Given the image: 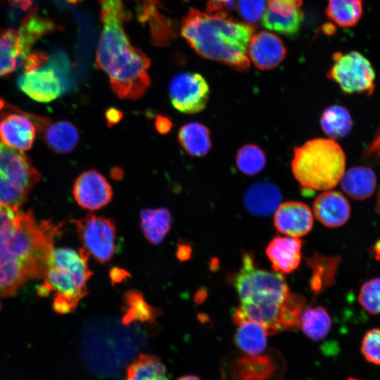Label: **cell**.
Segmentation results:
<instances>
[{
    "mask_svg": "<svg viewBox=\"0 0 380 380\" xmlns=\"http://www.w3.org/2000/svg\"><path fill=\"white\" fill-rule=\"evenodd\" d=\"M235 6V0H210L208 4L207 12L222 11L227 13Z\"/></svg>",
    "mask_w": 380,
    "mask_h": 380,
    "instance_id": "cell-38",
    "label": "cell"
},
{
    "mask_svg": "<svg viewBox=\"0 0 380 380\" xmlns=\"http://www.w3.org/2000/svg\"><path fill=\"white\" fill-rule=\"evenodd\" d=\"M61 227L50 220L37 222L31 213L19 211L0 232V298L44 277Z\"/></svg>",
    "mask_w": 380,
    "mask_h": 380,
    "instance_id": "cell-1",
    "label": "cell"
},
{
    "mask_svg": "<svg viewBox=\"0 0 380 380\" xmlns=\"http://www.w3.org/2000/svg\"><path fill=\"white\" fill-rule=\"evenodd\" d=\"M123 302L122 322L124 324L134 322L153 323L158 315L157 309L149 305L137 290L127 291Z\"/></svg>",
    "mask_w": 380,
    "mask_h": 380,
    "instance_id": "cell-26",
    "label": "cell"
},
{
    "mask_svg": "<svg viewBox=\"0 0 380 380\" xmlns=\"http://www.w3.org/2000/svg\"><path fill=\"white\" fill-rule=\"evenodd\" d=\"M122 117V112L114 107L108 108L105 113V118L108 126H113L118 124Z\"/></svg>",
    "mask_w": 380,
    "mask_h": 380,
    "instance_id": "cell-41",
    "label": "cell"
},
{
    "mask_svg": "<svg viewBox=\"0 0 380 380\" xmlns=\"http://www.w3.org/2000/svg\"><path fill=\"white\" fill-rule=\"evenodd\" d=\"M234 343L246 355H261L267 346V333L258 323L246 320L237 324Z\"/></svg>",
    "mask_w": 380,
    "mask_h": 380,
    "instance_id": "cell-23",
    "label": "cell"
},
{
    "mask_svg": "<svg viewBox=\"0 0 380 380\" xmlns=\"http://www.w3.org/2000/svg\"><path fill=\"white\" fill-rule=\"evenodd\" d=\"M255 28L227 13L190 9L181 23V34L200 56L238 71L250 68L247 49Z\"/></svg>",
    "mask_w": 380,
    "mask_h": 380,
    "instance_id": "cell-3",
    "label": "cell"
},
{
    "mask_svg": "<svg viewBox=\"0 0 380 380\" xmlns=\"http://www.w3.org/2000/svg\"><path fill=\"white\" fill-rule=\"evenodd\" d=\"M300 327L308 337L317 341L324 339L329 333L331 319L322 306L305 308L300 316Z\"/></svg>",
    "mask_w": 380,
    "mask_h": 380,
    "instance_id": "cell-29",
    "label": "cell"
},
{
    "mask_svg": "<svg viewBox=\"0 0 380 380\" xmlns=\"http://www.w3.org/2000/svg\"><path fill=\"white\" fill-rule=\"evenodd\" d=\"M233 285L240 299V305L233 315L236 324L255 322L267 335L281 331V314L291 294L281 274L258 268L252 255L244 253Z\"/></svg>",
    "mask_w": 380,
    "mask_h": 380,
    "instance_id": "cell-4",
    "label": "cell"
},
{
    "mask_svg": "<svg viewBox=\"0 0 380 380\" xmlns=\"http://www.w3.org/2000/svg\"><path fill=\"white\" fill-rule=\"evenodd\" d=\"M364 13L362 0H328L326 14L341 27L355 26Z\"/></svg>",
    "mask_w": 380,
    "mask_h": 380,
    "instance_id": "cell-27",
    "label": "cell"
},
{
    "mask_svg": "<svg viewBox=\"0 0 380 380\" xmlns=\"http://www.w3.org/2000/svg\"><path fill=\"white\" fill-rule=\"evenodd\" d=\"M169 94L174 108L181 113L194 114L206 106L209 85L198 73L182 72L175 75L170 83Z\"/></svg>",
    "mask_w": 380,
    "mask_h": 380,
    "instance_id": "cell-10",
    "label": "cell"
},
{
    "mask_svg": "<svg viewBox=\"0 0 380 380\" xmlns=\"http://www.w3.org/2000/svg\"><path fill=\"white\" fill-rule=\"evenodd\" d=\"M332 58L334 63L327 75L343 92L367 96L374 92L376 72L370 61L363 54L356 51L346 53L336 52Z\"/></svg>",
    "mask_w": 380,
    "mask_h": 380,
    "instance_id": "cell-8",
    "label": "cell"
},
{
    "mask_svg": "<svg viewBox=\"0 0 380 380\" xmlns=\"http://www.w3.org/2000/svg\"><path fill=\"white\" fill-rule=\"evenodd\" d=\"M339 260L338 257L325 258L317 255L309 260L314 270L311 286L315 291H319L333 284Z\"/></svg>",
    "mask_w": 380,
    "mask_h": 380,
    "instance_id": "cell-32",
    "label": "cell"
},
{
    "mask_svg": "<svg viewBox=\"0 0 380 380\" xmlns=\"http://www.w3.org/2000/svg\"><path fill=\"white\" fill-rule=\"evenodd\" d=\"M89 256L80 248L53 249L37 293L40 296L53 293V309L59 314L73 312L87 294V282L92 275L87 260Z\"/></svg>",
    "mask_w": 380,
    "mask_h": 380,
    "instance_id": "cell-5",
    "label": "cell"
},
{
    "mask_svg": "<svg viewBox=\"0 0 380 380\" xmlns=\"http://www.w3.org/2000/svg\"><path fill=\"white\" fill-rule=\"evenodd\" d=\"M358 301L369 314H380V277L371 279L362 285Z\"/></svg>",
    "mask_w": 380,
    "mask_h": 380,
    "instance_id": "cell-33",
    "label": "cell"
},
{
    "mask_svg": "<svg viewBox=\"0 0 380 380\" xmlns=\"http://www.w3.org/2000/svg\"><path fill=\"white\" fill-rule=\"evenodd\" d=\"M267 0H237L236 9L247 23L255 24L262 18Z\"/></svg>",
    "mask_w": 380,
    "mask_h": 380,
    "instance_id": "cell-35",
    "label": "cell"
},
{
    "mask_svg": "<svg viewBox=\"0 0 380 380\" xmlns=\"http://www.w3.org/2000/svg\"><path fill=\"white\" fill-rule=\"evenodd\" d=\"M37 130L32 115L13 113L0 120L1 141L20 151L29 150L32 146Z\"/></svg>",
    "mask_w": 380,
    "mask_h": 380,
    "instance_id": "cell-15",
    "label": "cell"
},
{
    "mask_svg": "<svg viewBox=\"0 0 380 380\" xmlns=\"http://www.w3.org/2000/svg\"><path fill=\"white\" fill-rule=\"evenodd\" d=\"M40 178L23 151L0 141V207L19 209Z\"/></svg>",
    "mask_w": 380,
    "mask_h": 380,
    "instance_id": "cell-7",
    "label": "cell"
},
{
    "mask_svg": "<svg viewBox=\"0 0 380 380\" xmlns=\"http://www.w3.org/2000/svg\"><path fill=\"white\" fill-rule=\"evenodd\" d=\"M320 125L323 132L331 139H341L351 131L353 120L345 107L333 105L323 110L320 116Z\"/></svg>",
    "mask_w": 380,
    "mask_h": 380,
    "instance_id": "cell-28",
    "label": "cell"
},
{
    "mask_svg": "<svg viewBox=\"0 0 380 380\" xmlns=\"http://www.w3.org/2000/svg\"><path fill=\"white\" fill-rule=\"evenodd\" d=\"M84 249L89 256L104 264L110 261L118 248L117 228L113 220L88 214L73 221Z\"/></svg>",
    "mask_w": 380,
    "mask_h": 380,
    "instance_id": "cell-9",
    "label": "cell"
},
{
    "mask_svg": "<svg viewBox=\"0 0 380 380\" xmlns=\"http://www.w3.org/2000/svg\"><path fill=\"white\" fill-rule=\"evenodd\" d=\"M301 246L296 237H274L265 249L274 270L280 274L295 270L301 260Z\"/></svg>",
    "mask_w": 380,
    "mask_h": 380,
    "instance_id": "cell-19",
    "label": "cell"
},
{
    "mask_svg": "<svg viewBox=\"0 0 380 380\" xmlns=\"http://www.w3.org/2000/svg\"><path fill=\"white\" fill-rule=\"evenodd\" d=\"M374 250L376 258L380 259V241L375 244Z\"/></svg>",
    "mask_w": 380,
    "mask_h": 380,
    "instance_id": "cell-47",
    "label": "cell"
},
{
    "mask_svg": "<svg viewBox=\"0 0 380 380\" xmlns=\"http://www.w3.org/2000/svg\"><path fill=\"white\" fill-rule=\"evenodd\" d=\"M127 277H129V273L118 267L112 269L110 272V277L113 283L120 282Z\"/></svg>",
    "mask_w": 380,
    "mask_h": 380,
    "instance_id": "cell-42",
    "label": "cell"
},
{
    "mask_svg": "<svg viewBox=\"0 0 380 380\" xmlns=\"http://www.w3.org/2000/svg\"><path fill=\"white\" fill-rule=\"evenodd\" d=\"M304 19L303 11L298 8L289 16L277 15L267 9L262 18V26L286 36L296 34Z\"/></svg>",
    "mask_w": 380,
    "mask_h": 380,
    "instance_id": "cell-30",
    "label": "cell"
},
{
    "mask_svg": "<svg viewBox=\"0 0 380 380\" xmlns=\"http://www.w3.org/2000/svg\"><path fill=\"white\" fill-rule=\"evenodd\" d=\"M341 186L343 191L355 200H364L375 191L376 177L374 171L366 166H355L344 172Z\"/></svg>",
    "mask_w": 380,
    "mask_h": 380,
    "instance_id": "cell-21",
    "label": "cell"
},
{
    "mask_svg": "<svg viewBox=\"0 0 380 380\" xmlns=\"http://www.w3.org/2000/svg\"><path fill=\"white\" fill-rule=\"evenodd\" d=\"M38 117V116H37ZM37 129L44 135L46 146L58 153L71 152L79 141V133L70 122H51L49 118L38 117L35 120Z\"/></svg>",
    "mask_w": 380,
    "mask_h": 380,
    "instance_id": "cell-18",
    "label": "cell"
},
{
    "mask_svg": "<svg viewBox=\"0 0 380 380\" xmlns=\"http://www.w3.org/2000/svg\"><path fill=\"white\" fill-rule=\"evenodd\" d=\"M191 249L189 246L186 244H179L177 251V258L182 260H186L189 259L191 256Z\"/></svg>",
    "mask_w": 380,
    "mask_h": 380,
    "instance_id": "cell-43",
    "label": "cell"
},
{
    "mask_svg": "<svg viewBox=\"0 0 380 380\" xmlns=\"http://www.w3.org/2000/svg\"><path fill=\"white\" fill-rule=\"evenodd\" d=\"M281 198V193L275 184L261 181L248 188L243 200L246 208L251 213L266 216L276 211Z\"/></svg>",
    "mask_w": 380,
    "mask_h": 380,
    "instance_id": "cell-20",
    "label": "cell"
},
{
    "mask_svg": "<svg viewBox=\"0 0 380 380\" xmlns=\"http://www.w3.org/2000/svg\"><path fill=\"white\" fill-rule=\"evenodd\" d=\"M360 351L367 362L380 366V328H372L365 334Z\"/></svg>",
    "mask_w": 380,
    "mask_h": 380,
    "instance_id": "cell-34",
    "label": "cell"
},
{
    "mask_svg": "<svg viewBox=\"0 0 380 380\" xmlns=\"http://www.w3.org/2000/svg\"><path fill=\"white\" fill-rule=\"evenodd\" d=\"M4 106H5L4 101L0 99V111L4 108Z\"/></svg>",
    "mask_w": 380,
    "mask_h": 380,
    "instance_id": "cell-49",
    "label": "cell"
},
{
    "mask_svg": "<svg viewBox=\"0 0 380 380\" xmlns=\"http://www.w3.org/2000/svg\"><path fill=\"white\" fill-rule=\"evenodd\" d=\"M236 165L243 174L248 176L255 175L265 167V153L255 144L243 145L236 153Z\"/></svg>",
    "mask_w": 380,
    "mask_h": 380,
    "instance_id": "cell-31",
    "label": "cell"
},
{
    "mask_svg": "<svg viewBox=\"0 0 380 380\" xmlns=\"http://www.w3.org/2000/svg\"><path fill=\"white\" fill-rule=\"evenodd\" d=\"M126 380H170L160 357L140 354L127 367Z\"/></svg>",
    "mask_w": 380,
    "mask_h": 380,
    "instance_id": "cell-25",
    "label": "cell"
},
{
    "mask_svg": "<svg viewBox=\"0 0 380 380\" xmlns=\"http://www.w3.org/2000/svg\"><path fill=\"white\" fill-rule=\"evenodd\" d=\"M141 227L146 239L151 243L160 244L168 233L172 217L165 208L143 209L140 213Z\"/></svg>",
    "mask_w": 380,
    "mask_h": 380,
    "instance_id": "cell-24",
    "label": "cell"
},
{
    "mask_svg": "<svg viewBox=\"0 0 380 380\" xmlns=\"http://www.w3.org/2000/svg\"><path fill=\"white\" fill-rule=\"evenodd\" d=\"M154 126L158 133L166 134L171 130L173 123L168 117L158 115L155 118Z\"/></svg>",
    "mask_w": 380,
    "mask_h": 380,
    "instance_id": "cell-40",
    "label": "cell"
},
{
    "mask_svg": "<svg viewBox=\"0 0 380 380\" xmlns=\"http://www.w3.org/2000/svg\"><path fill=\"white\" fill-rule=\"evenodd\" d=\"M274 224L280 233L291 237H300L311 230L312 213L309 206L302 202H285L276 210Z\"/></svg>",
    "mask_w": 380,
    "mask_h": 380,
    "instance_id": "cell-16",
    "label": "cell"
},
{
    "mask_svg": "<svg viewBox=\"0 0 380 380\" xmlns=\"http://www.w3.org/2000/svg\"><path fill=\"white\" fill-rule=\"evenodd\" d=\"M247 54L257 68L271 70L284 61L286 49L277 35L267 31H260L251 37Z\"/></svg>",
    "mask_w": 380,
    "mask_h": 380,
    "instance_id": "cell-14",
    "label": "cell"
},
{
    "mask_svg": "<svg viewBox=\"0 0 380 380\" xmlns=\"http://www.w3.org/2000/svg\"><path fill=\"white\" fill-rule=\"evenodd\" d=\"M293 175L304 189L326 191L341 181L346 168V156L331 138H315L294 148L291 163Z\"/></svg>",
    "mask_w": 380,
    "mask_h": 380,
    "instance_id": "cell-6",
    "label": "cell"
},
{
    "mask_svg": "<svg viewBox=\"0 0 380 380\" xmlns=\"http://www.w3.org/2000/svg\"><path fill=\"white\" fill-rule=\"evenodd\" d=\"M323 30L327 34H333L335 31V28L333 25L328 23L324 25V26L323 27Z\"/></svg>",
    "mask_w": 380,
    "mask_h": 380,
    "instance_id": "cell-45",
    "label": "cell"
},
{
    "mask_svg": "<svg viewBox=\"0 0 380 380\" xmlns=\"http://www.w3.org/2000/svg\"><path fill=\"white\" fill-rule=\"evenodd\" d=\"M34 42L19 29L0 28V77L15 71L32 53Z\"/></svg>",
    "mask_w": 380,
    "mask_h": 380,
    "instance_id": "cell-13",
    "label": "cell"
},
{
    "mask_svg": "<svg viewBox=\"0 0 380 380\" xmlns=\"http://www.w3.org/2000/svg\"><path fill=\"white\" fill-rule=\"evenodd\" d=\"M19 209L0 207V232L15 218Z\"/></svg>",
    "mask_w": 380,
    "mask_h": 380,
    "instance_id": "cell-39",
    "label": "cell"
},
{
    "mask_svg": "<svg viewBox=\"0 0 380 380\" xmlns=\"http://www.w3.org/2000/svg\"><path fill=\"white\" fill-rule=\"evenodd\" d=\"M316 219L327 227L343 225L349 219L350 205L342 193L326 191L321 193L312 205Z\"/></svg>",
    "mask_w": 380,
    "mask_h": 380,
    "instance_id": "cell-17",
    "label": "cell"
},
{
    "mask_svg": "<svg viewBox=\"0 0 380 380\" xmlns=\"http://www.w3.org/2000/svg\"><path fill=\"white\" fill-rule=\"evenodd\" d=\"M101 32L96 64L108 77L113 91L122 99L135 100L151 85V61L130 42L124 27V0H100Z\"/></svg>",
    "mask_w": 380,
    "mask_h": 380,
    "instance_id": "cell-2",
    "label": "cell"
},
{
    "mask_svg": "<svg viewBox=\"0 0 380 380\" xmlns=\"http://www.w3.org/2000/svg\"><path fill=\"white\" fill-rule=\"evenodd\" d=\"M302 0H268V9L282 16L291 15L295 11L300 8Z\"/></svg>",
    "mask_w": 380,
    "mask_h": 380,
    "instance_id": "cell-37",
    "label": "cell"
},
{
    "mask_svg": "<svg viewBox=\"0 0 380 380\" xmlns=\"http://www.w3.org/2000/svg\"><path fill=\"white\" fill-rule=\"evenodd\" d=\"M177 380H201V379L196 375H185Z\"/></svg>",
    "mask_w": 380,
    "mask_h": 380,
    "instance_id": "cell-46",
    "label": "cell"
},
{
    "mask_svg": "<svg viewBox=\"0 0 380 380\" xmlns=\"http://www.w3.org/2000/svg\"><path fill=\"white\" fill-rule=\"evenodd\" d=\"M72 191L77 204L89 210L106 206L113 197L110 184L103 175L95 170L81 173L75 180Z\"/></svg>",
    "mask_w": 380,
    "mask_h": 380,
    "instance_id": "cell-11",
    "label": "cell"
},
{
    "mask_svg": "<svg viewBox=\"0 0 380 380\" xmlns=\"http://www.w3.org/2000/svg\"><path fill=\"white\" fill-rule=\"evenodd\" d=\"M14 4L20 6L23 9H26L31 4L30 0H10Z\"/></svg>",
    "mask_w": 380,
    "mask_h": 380,
    "instance_id": "cell-44",
    "label": "cell"
},
{
    "mask_svg": "<svg viewBox=\"0 0 380 380\" xmlns=\"http://www.w3.org/2000/svg\"><path fill=\"white\" fill-rule=\"evenodd\" d=\"M376 210V212H378L380 214V190L378 194Z\"/></svg>",
    "mask_w": 380,
    "mask_h": 380,
    "instance_id": "cell-48",
    "label": "cell"
},
{
    "mask_svg": "<svg viewBox=\"0 0 380 380\" xmlns=\"http://www.w3.org/2000/svg\"><path fill=\"white\" fill-rule=\"evenodd\" d=\"M177 139L183 149L193 157L205 156L212 147L210 129L198 122H189L182 126Z\"/></svg>",
    "mask_w": 380,
    "mask_h": 380,
    "instance_id": "cell-22",
    "label": "cell"
},
{
    "mask_svg": "<svg viewBox=\"0 0 380 380\" xmlns=\"http://www.w3.org/2000/svg\"><path fill=\"white\" fill-rule=\"evenodd\" d=\"M361 160L371 166H380V126L376 129L372 141L363 151Z\"/></svg>",
    "mask_w": 380,
    "mask_h": 380,
    "instance_id": "cell-36",
    "label": "cell"
},
{
    "mask_svg": "<svg viewBox=\"0 0 380 380\" xmlns=\"http://www.w3.org/2000/svg\"><path fill=\"white\" fill-rule=\"evenodd\" d=\"M18 85L29 97L43 103L55 100L63 91L58 74L49 66L24 71L18 78Z\"/></svg>",
    "mask_w": 380,
    "mask_h": 380,
    "instance_id": "cell-12",
    "label": "cell"
},
{
    "mask_svg": "<svg viewBox=\"0 0 380 380\" xmlns=\"http://www.w3.org/2000/svg\"><path fill=\"white\" fill-rule=\"evenodd\" d=\"M347 380H362V379H357V378H353V377H349V378H348Z\"/></svg>",
    "mask_w": 380,
    "mask_h": 380,
    "instance_id": "cell-50",
    "label": "cell"
}]
</instances>
